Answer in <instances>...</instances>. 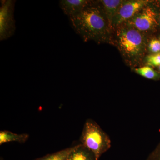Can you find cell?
Wrapping results in <instances>:
<instances>
[{"instance_id":"20","label":"cell","mask_w":160,"mask_h":160,"mask_svg":"<svg viewBox=\"0 0 160 160\" xmlns=\"http://www.w3.org/2000/svg\"></svg>"},{"instance_id":"7","label":"cell","mask_w":160,"mask_h":160,"mask_svg":"<svg viewBox=\"0 0 160 160\" xmlns=\"http://www.w3.org/2000/svg\"><path fill=\"white\" fill-rule=\"evenodd\" d=\"M91 2V0H60L59 6L69 17L77 14Z\"/></svg>"},{"instance_id":"10","label":"cell","mask_w":160,"mask_h":160,"mask_svg":"<svg viewBox=\"0 0 160 160\" xmlns=\"http://www.w3.org/2000/svg\"><path fill=\"white\" fill-rule=\"evenodd\" d=\"M29 135L26 133L17 134L11 132L4 130L0 132V145L11 142L24 143L29 138Z\"/></svg>"},{"instance_id":"13","label":"cell","mask_w":160,"mask_h":160,"mask_svg":"<svg viewBox=\"0 0 160 160\" xmlns=\"http://www.w3.org/2000/svg\"><path fill=\"white\" fill-rule=\"evenodd\" d=\"M146 60L147 66L159 67L160 66V52L147 56Z\"/></svg>"},{"instance_id":"1","label":"cell","mask_w":160,"mask_h":160,"mask_svg":"<svg viewBox=\"0 0 160 160\" xmlns=\"http://www.w3.org/2000/svg\"><path fill=\"white\" fill-rule=\"evenodd\" d=\"M69 18L72 29L84 42L112 45L114 30L99 1H91L82 11Z\"/></svg>"},{"instance_id":"19","label":"cell","mask_w":160,"mask_h":160,"mask_svg":"<svg viewBox=\"0 0 160 160\" xmlns=\"http://www.w3.org/2000/svg\"></svg>"},{"instance_id":"15","label":"cell","mask_w":160,"mask_h":160,"mask_svg":"<svg viewBox=\"0 0 160 160\" xmlns=\"http://www.w3.org/2000/svg\"><path fill=\"white\" fill-rule=\"evenodd\" d=\"M146 160H160V141L154 150L149 155Z\"/></svg>"},{"instance_id":"4","label":"cell","mask_w":160,"mask_h":160,"mask_svg":"<svg viewBox=\"0 0 160 160\" xmlns=\"http://www.w3.org/2000/svg\"><path fill=\"white\" fill-rule=\"evenodd\" d=\"M158 16L157 12L149 4L123 25L134 28L146 34L153 31L157 27Z\"/></svg>"},{"instance_id":"2","label":"cell","mask_w":160,"mask_h":160,"mask_svg":"<svg viewBox=\"0 0 160 160\" xmlns=\"http://www.w3.org/2000/svg\"><path fill=\"white\" fill-rule=\"evenodd\" d=\"M112 45L117 47L126 64L131 66L142 62L148 48L146 34L125 25L114 29Z\"/></svg>"},{"instance_id":"17","label":"cell","mask_w":160,"mask_h":160,"mask_svg":"<svg viewBox=\"0 0 160 160\" xmlns=\"http://www.w3.org/2000/svg\"><path fill=\"white\" fill-rule=\"evenodd\" d=\"M1 160H3V159L2 158H1Z\"/></svg>"},{"instance_id":"8","label":"cell","mask_w":160,"mask_h":160,"mask_svg":"<svg viewBox=\"0 0 160 160\" xmlns=\"http://www.w3.org/2000/svg\"><path fill=\"white\" fill-rule=\"evenodd\" d=\"M99 2L102 8L106 17L109 21V24L112 28V22L116 15L117 14L120 6L122 5L124 1L123 0H100Z\"/></svg>"},{"instance_id":"9","label":"cell","mask_w":160,"mask_h":160,"mask_svg":"<svg viewBox=\"0 0 160 160\" xmlns=\"http://www.w3.org/2000/svg\"><path fill=\"white\" fill-rule=\"evenodd\" d=\"M66 160H98L93 152L82 144L73 146Z\"/></svg>"},{"instance_id":"12","label":"cell","mask_w":160,"mask_h":160,"mask_svg":"<svg viewBox=\"0 0 160 160\" xmlns=\"http://www.w3.org/2000/svg\"><path fill=\"white\" fill-rule=\"evenodd\" d=\"M73 147L66 148L54 153L46 155L34 160H66Z\"/></svg>"},{"instance_id":"6","label":"cell","mask_w":160,"mask_h":160,"mask_svg":"<svg viewBox=\"0 0 160 160\" xmlns=\"http://www.w3.org/2000/svg\"><path fill=\"white\" fill-rule=\"evenodd\" d=\"M13 2H5L1 9V39L10 37L14 31Z\"/></svg>"},{"instance_id":"5","label":"cell","mask_w":160,"mask_h":160,"mask_svg":"<svg viewBox=\"0 0 160 160\" xmlns=\"http://www.w3.org/2000/svg\"><path fill=\"white\" fill-rule=\"evenodd\" d=\"M150 3L148 0L124 1L112 22L113 30L131 19Z\"/></svg>"},{"instance_id":"11","label":"cell","mask_w":160,"mask_h":160,"mask_svg":"<svg viewBox=\"0 0 160 160\" xmlns=\"http://www.w3.org/2000/svg\"><path fill=\"white\" fill-rule=\"evenodd\" d=\"M133 71L137 74L148 79L160 80V74L149 66L133 68Z\"/></svg>"},{"instance_id":"16","label":"cell","mask_w":160,"mask_h":160,"mask_svg":"<svg viewBox=\"0 0 160 160\" xmlns=\"http://www.w3.org/2000/svg\"><path fill=\"white\" fill-rule=\"evenodd\" d=\"M158 69H159V70L160 72V66H159L158 67Z\"/></svg>"},{"instance_id":"18","label":"cell","mask_w":160,"mask_h":160,"mask_svg":"<svg viewBox=\"0 0 160 160\" xmlns=\"http://www.w3.org/2000/svg\"><path fill=\"white\" fill-rule=\"evenodd\" d=\"M159 22H160V21H159Z\"/></svg>"},{"instance_id":"14","label":"cell","mask_w":160,"mask_h":160,"mask_svg":"<svg viewBox=\"0 0 160 160\" xmlns=\"http://www.w3.org/2000/svg\"><path fill=\"white\" fill-rule=\"evenodd\" d=\"M148 49L154 53L160 52V40L156 39L152 40L148 45Z\"/></svg>"},{"instance_id":"3","label":"cell","mask_w":160,"mask_h":160,"mask_svg":"<svg viewBox=\"0 0 160 160\" xmlns=\"http://www.w3.org/2000/svg\"><path fill=\"white\" fill-rule=\"evenodd\" d=\"M80 141L82 145L93 152L98 160L111 146L109 136L92 119L87 120L85 122Z\"/></svg>"}]
</instances>
